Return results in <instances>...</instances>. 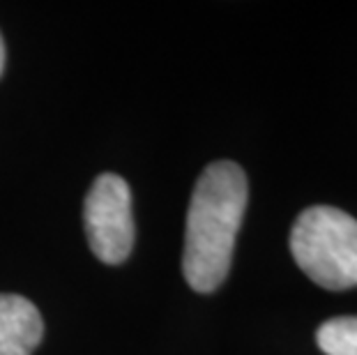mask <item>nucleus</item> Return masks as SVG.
Returning <instances> with one entry per match:
<instances>
[{"instance_id": "1", "label": "nucleus", "mask_w": 357, "mask_h": 355, "mask_svg": "<svg viewBox=\"0 0 357 355\" xmlns=\"http://www.w3.org/2000/svg\"><path fill=\"white\" fill-rule=\"evenodd\" d=\"M247 199V176L235 162H212L196 180L182 254V273L196 293L217 291L229 277Z\"/></svg>"}, {"instance_id": "2", "label": "nucleus", "mask_w": 357, "mask_h": 355, "mask_svg": "<svg viewBox=\"0 0 357 355\" xmlns=\"http://www.w3.org/2000/svg\"><path fill=\"white\" fill-rule=\"evenodd\" d=\"M291 254L311 282L328 291L357 286V219L332 206H314L295 219Z\"/></svg>"}, {"instance_id": "3", "label": "nucleus", "mask_w": 357, "mask_h": 355, "mask_svg": "<svg viewBox=\"0 0 357 355\" xmlns=\"http://www.w3.org/2000/svg\"><path fill=\"white\" fill-rule=\"evenodd\" d=\"M86 236L93 254L106 266L123 263L134 247L129 185L116 173H102L86 196Z\"/></svg>"}, {"instance_id": "4", "label": "nucleus", "mask_w": 357, "mask_h": 355, "mask_svg": "<svg viewBox=\"0 0 357 355\" xmlns=\"http://www.w3.org/2000/svg\"><path fill=\"white\" fill-rule=\"evenodd\" d=\"M42 335L40 309L24 296L0 293V355H30Z\"/></svg>"}, {"instance_id": "5", "label": "nucleus", "mask_w": 357, "mask_h": 355, "mask_svg": "<svg viewBox=\"0 0 357 355\" xmlns=\"http://www.w3.org/2000/svg\"><path fill=\"white\" fill-rule=\"evenodd\" d=\"M318 349L325 355H357V316H337L316 332Z\"/></svg>"}, {"instance_id": "6", "label": "nucleus", "mask_w": 357, "mask_h": 355, "mask_svg": "<svg viewBox=\"0 0 357 355\" xmlns=\"http://www.w3.org/2000/svg\"><path fill=\"white\" fill-rule=\"evenodd\" d=\"M3 67H5V42L3 35H0V74H3Z\"/></svg>"}]
</instances>
